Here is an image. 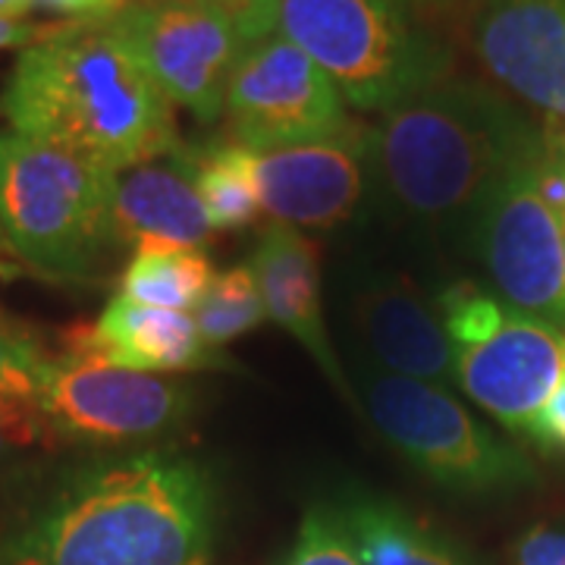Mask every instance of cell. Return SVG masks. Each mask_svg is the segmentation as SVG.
<instances>
[{
    "label": "cell",
    "instance_id": "8fae6325",
    "mask_svg": "<svg viewBox=\"0 0 565 565\" xmlns=\"http://www.w3.org/2000/svg\"><path fill=\"white\" fill-rule=\"evenodd\" d=\"M468 47L493 88L565 129V0H481Z\"/></svg>",
    "mask_w": 565,
    "mask_h": 565
},
{
    "label": "cell",
    "instance_id": "8992f818",
    "mask_svg": "<svg viewBox=\"0 0 565 565\" xmlns=\"http://www.w3.org/2000/svg\"><path fill=\"white\" fill-rule=\"evenodd\" d=\"M362 403L374 430L424 478L462 497H505L537 484V465L500 440L444 386L367 374Z\"/></svg>",
    "mask_w": 565,
    "mask_h": 565
},
{
    "label": "cell",
    "instance_id": "603a6c76",
    "mask_svg": "<svg viewBox=\"0 0 565 565\" xmlns=\"http://www.w3.org/2000/svg\"><path fill=\"white\" fill-rule=\"evenodd\" d=\"M437 308H440L446 333L452 337L456 349L487 340L512 311V308L500 305L497 296L484 292L478 282L471 280L449 282L446 289H440L437 292Z\"/></svg>",
    "mask_w": 565,
    "mask_h": 565
},
{
    "label": "cell",
    "instance_id": "5bb4252c",
    "mask_svg": "<svg viewBox=\"0 0 565 565\" xmlns=\"http://www.w3.org/2000/svg\"><path fill=\"white\" fill-rule=\"evenodd\" d=\"M352 323L381 374L422 384H456L459 349L446 333L437 299L405 274H374L352 299Z\"/></svg>",
    "mask_w": 565,
    "mask_h": 565
},
{
    "label": "cell",
    "instance_id": "484cf974",
    "mask_svg": "<svg viewBox=\"0 0 565 565\" xmlns=\"http://www.w3.org/2000/svg\"><path fill=\"white\" fill-rule=\"evenodd\" d=\"M47 434H51V427L44 424L35 405H17L13 412L0 415V462L35 446Z\"/></svg>",
    "mask_w": 565,
    "mask_h": 565
},
{
    "label": "cell",
    "instance_id": "277c9868",
    "mask_svg": "<svg viewBox=\"0 0 565 565\" xmlns=\"http://www.w3.org/2000/svg\"><path fill=\"white\" fill-rule=\"evenodd\" d=\"M117 173L13 129L0 132V236L32 270L57 280L95 274L117 243Z\"/></svg>",
    "mask_w": 565,
    "mask_h": 565
},
{
    "label": "cell",
    "instance_id": "5b68a950",
    "mask_svg": "<svg viewBox=\"0 0 565 565\" xmlns=\"http://www.w3.org/2000/svg\"><path fill=\"white\" fill-rule=\"evenodd\" d=\"M277 32L364 114H384L452 76V51L424 25L412 0H280Z\"/></svg>",
    "mask_w": 565,
    "mask_h": 565
},
{
    "label": "cell",
    "instance_id": "ffe728a7",
    "mask_svg": "<svg viewBox=\"0 0 565 565\" xmlns=\"http://www.w3.org/2000/svg\"><path fill=\"white\" fill-rule=\"evenodd\" d=\"M199 192L214 230L239 233L262 221L264 211L248 177L245 148L236 141H211L195 148Z\"/></svg>",
    "mask_w": 565,
    "mask_h": 565
},
{
    "label": "cell",
    "instance_id": "4dcf8cb0",
    "mask_svg": "<svg viewBox=\"0 0 565 565\" xmlns=\"http://www.w3.org/2000/svg\"><path fill=\"white\" fill-rule=\"evenodd\" d=\"M35 10V0H0V20L22 22Z\"/></svg>",
    "mask_w": 565,
    "mask_h": 565
},
{
    "label": "cell",
    "instance_id": "836d02e7",
    "mask_svg": "<svg viewBox=\"0 0 565 565\" xmlns=\"http://www.w3.org/2000/svg\"><path fill=\"white\" fill-rule=\"evenodd\" d=\"M3 248H7V243H3V236H0V252H3Z\"/></svg>",
    "mask_w": 565,
    "mask_h": 565
},
{
    "label": "cell",
    "instance_id": "2e32d148",
    "mask_svg": "<svg viewBox=\"0 0 565 565\" xmlns=\"http://www.w3.org/2000/svg\"><path fill=\"white\" fill-rule=\"evenodd\" d=\"M70 352L95 355L110 364L148 374L223 371L236 367L217 345L202 337L189 311H163L114 296L92 327L70 333Z\"/></svg>",
    "mask_w": 565,
    "mask_h": 565
},
{
    "label": "cell",
    "instance_id": "f1b7e54d",
    "mask_svg": "<svg viewBox=\"0 0 565 565\" xmlns=\"http://www.w3.org/2000/svg\"><path fill=\"white\" fill-rule=\"evenodd\" d=\"M132 0H35V7L73 22H98L117 17Z\"/></svg>",
    "mask_w": 565,
    "mask_h": 565
},
{
    "label": "cell",
    "instance_id": "83f0119b",
    "mask_svg": "<svg viewBox=\"0 0 565 565\" xmlns=\"http://www.w3.org/2000/svg\"><path fill=\"white\" fill-rule=\"evenodd\" d=\"M527 440L534 446H541L544 452L565 456V384L537 412V418H534L531 430H527Z\"/></svg>",
    "mask_w": 565,
    "mask_h": 565
},
{
    "label": "cell",
    "instance_id": "f546056e",
    "mask_svg": "<svg viewBox=\"0 0 565 565\" xmlns=\"http://www.w3.org/2000/svg\"><path fill=\"white\" fill-rule=\"evenodd\" d=\"M44 32H47V29H44V25H35V22L0 20V51H13V47L22 51V47L35 44Z\"/></svg>",
    "mask_w": 565,
    "mask_h": 565
},
{
    "label": "cell",
    "instance_id": "d4e9b609",
    "mask_svg": "<svg viewBox=\"0 0 565 565\" xmlns=\"http://www.w3.org/2000/svg\"><path fill=\"white\" fill-rule=\"evenodd\" d=\"M195 3L223 13L226 20L243 32V39L248 44L270 35L277 29V7H280V0H195Z\"/></svg>",
    "mask_w": 565,
    "mask_h": 565
},
{
    "label": "cell",
    "instance_id": "6da1fadb",
    "mask_svg": "<svg viewBox=\"0 0 565 565\" xmlns=\"http://www.w3.org/2000/svg\"><path fill=\"white\" fill-rule=\"evenodd\" d=\"M217 490L170 446L70 471L7 541V565H211Z\"/></svg>",
    "mask_w": 565,
    "mask_h": 565
},
{
    "label": "cell",
    "instance_id": "9c48e42d",
    "mask_svg": "<svg viewBox=\"0 0 565 565\" xmlns=\"http://www.w3.org/2000/svg\"><path fill=\"white\" fill-rule=\"evenodd\" d=\"M223 117L230 141L248 151L340 139L355 126L333 79L277 29L243 51L226 85Z\"/></svg>",
    "mask_w": 565,
    "mask_h": 565
},
{
    "label": "cell",
    "instance_id": "4316f807",
    "mask_svg": "<svg viewBox=\"0 0 565 565\" xmlns=\"http://www.w3.org/2000/svg\"><path fill=\"white\" fill-rule=\"evenodd\" d=\"M512 565H565V527L534 525L512 546Z\"/></svg>",
    "mask_w": 565,
    "mask_h": 565
},
{
    "label": "cell",
    "instance_id": "d6a6232c",
    "mask_svg": "<svg viewBox=\"0 0 565 565\" xmlns=\"http://www.w3.org/2000/svg\"><path fill=\"white\" fill-rule=\"evenodd\" d=\"M437 3H481V0H437Z\"/></svg>",
    "mask_w": 565,
    "mask_h": 565
},
{
    "label": "cell",
    "instance_id": "7c38bea8",
    "mask_svg": "<svg viewBox=\"0 0 565 565\" xmlns=\"http://www.w3.org/2000/svg\"><path fill=\"white\" fill-rule=\"evenodd\" d=\"M248 177L262 211L292 230H333L349 223L371 185L367 126H352L340 139L292 145L274 151L245 148Z\"/></svg>",
    "mask_w": 565,
    "mask_h": 565
},
{
    "label": "cell",
    "instance_id": "ac0fdd59",
    "mask_svg": "<svg viewBox=\"0 0 565 565\" xmlns=\"http://www.w3.org/2000/svg\"><path fill=\"white\" fill-rule=\"evenodd\" d=\"M333 509L362 565H475L446 537L390 500L349 493Z\"/></svg>",
    "mask_w": 565,
    "mask_h": 565
},
{
    "label": "cell",
    "instance_id": "e575fe53",
    "mask_svg": "<svg viewBox=\"0 0 565 565\" xmlns=\"http://www.w3.org/2000/svg\"><path fill=\"white\" fill-rule=\"evenodd\" d=\"M563 230H565V221H563Z\"/></svg>",
    "mask_w": 565,
    "mask_h": 565
},
{
    "label": "cell",
    "instance_id": "9a60e30c",
    "mask_svg": "<svg viewBox=\"0 0 565 565\" xmlns=\"http://www.w3.org/2000/svg\"><path fill=\"white\" fill-rule=\"evenodd\" d=\"M117 243L139 248H204L214 223L199 192L195 148L177 145L154 161L136 163L114 180Z\"/></svg>",
    "mask_w": 565,
    "mask_h": 565
},
{
    "label": "cell",
    "instance_id": "1f68e13d",
    "mask_svg": "<svg viewBox=\"0 0 565 565\" xmlns=\"http://www.w3.org/2000/svg\"><path fill=\"white\" fill-rule=\"evenodd\" d=\"M17 405H25V403H10V399H0V415H7V412H13Z\"/></svg>",
    "mask_w": 565,
    "mask_h": 565
},
{
    "label": "cell",
    "instance_id": "ba28073f",
    "mask_svg": "<svg viewBox=\"0 0 565 565\" xmlns=\"http://www.w3.org/2000/svg\"><path fill=\"white\" fill-rule=\"evenodd\" d=\"M195 386L189 381L66 352L54 359L35 408L51 434L120 446L177 434L195 415Z\"/></svg>",
    "mask_w": 565,
    "mask_h": 565
},
{
    "label": "cell",
    "instance_id": "52a82bcc",
    "mask_svg": "<svg viewBox=\"0 0 565 565\" xmlns=\"http://www.w3.org/2000/svg\"><path fill=\"white\" fill-rule=\"evenodd\" d=\"M544 148L546 139L505 170L465 245L512 311L565 333V230L537 185Z\"/></svg>",
    "mask_w": 565,
    "mask_h": 565
},
{
    "label": "cell",
    "instance_id": "7402d4cb",
    "mask_svg": "<svg viewBox=\"0 0 565 565\" xmlns=\"http://www.w3.org/2000/svg\"><path fill=\"white\" fill-rule=\"evenodd\" d=\"M51 371L54 359L44 345L0 315V399L35 405Z\"/></svg>",
    "mask_w": 565,
    "mask_h": 565
},
{
    "label": "cell",
    "instance_id": "44dd1931",
    "mask_svg": "<svg viewBox=\"0 0 565 565\" xmlns=\"http://www.w3.org/2000/svg\"><path fill=\"white\" fill-rule=\"evenodd\" d=\"M192 318L199 323L204 340L217 349L258 330L267 321V308H264L262 289L252 267L236 264V267H226L223 274H214Z\"/></svg>",
    "mask_w": 565,
    "mask_h": 565
},
{
    "label": "cell",
    "instance_id": "3957f363",
    "mask_svg": "<svg viewBox=\"0 0 565 565\" xmlns=\"http://www.w3.org/2000/svg\"><path fill=\"white\" fill-rule=\"evenodd\" d=\"M0 117L110 173L180 145L173 104L107 20L47 29L22 47L0 92Z\"/></svg>",
    "mask_w": 565,
    "mask_h": 565
},
{
    "label": "cell",
    "instance_id": "4fadbf2b",
    "mask_svg": "<svg viewBox=\"0 0 565 565\" xmlns=\"http://www.w3.org/2000/svg\"><path fill=\"white\" fill-rule=\"evenodd\" d=\"M456 384L512 434L527 437L537 412L565 384V333L509 311L487 340L459 349Z\"/></svg>",
    "mask_w": 565,
    "mask_h": 565
},
{
    "label": "cell",
    "instance_id": "7a4b0ae2",
    "mask_svg": "<svg viewBox=\"0 0 565 565\" xmlns=\"http://www.w3.org/2000/svg\"><path fill=\"white\" fill-rule=\"evenodd\" d=\"M544 139L490 82L446 76L367 126L371 185L396 214L465 243L505 170Z\"/></svg>",
    "mask_w": 565,
    "mask_h": 565
},
{
    "label": "cell",
    "instance_id": "d6986e66",
    "mask_svg": "<svg viewBox=\"0 0 565 565\" xmlns=\"http://www.w3.org/2000/svg\"><path fill=\"white\" fill-rule=\"evenodd\" d=\"M214 280L204 248H139L120 277L122 299L163 311H195Z\"/></svg>",
    "mask_w": 565,
    "mask_h": 565
},
{
    "label": "cell",
    "instance_id": "e0dca14e",
    "mask_svg": "<svg viewBox=\"0 0 565 565\" xmlns=\"http://www.w3.org/2000/svg\"><path fill=\"white\" fill-rule=\"evenodd\" d=\"M252 274L262 289L267 318L308 349L327 381L352 399V386L345 384L337 349L327 337L321 315V258L318 245L292 226L270 223L252 252Z\"/></svg>",
    "mask_w": 565,
    "mask_h": 565
},
{
    "label": "cell",
    "instance_id": "cb8c5ba5",
    "mask_svg": "<svg viewBox=\"0 0 565 565\" xmlns=\"http://www.w3.org/2000/svg\"><path fill=\"white\" fill-rule=\"evenodd\" d=\"M280 565H362L345 537L333 505H318L305 515L299 537Z\"/></svg>",
    "mask_w": 565,
    "mask_h": 565
},
{
    "label": "cell",
    "instance_id": "30bf717a",
    "mask_svg": "<svg viewBox=\"0 0 565 565\" xmlns=\"http://www.w3.org/2000/svg\"><path fill=\"white\" fill-rule=\"evenodd\" d=\"M107 22L167 102L199 122L221 120L230 76L248 47L223 13L195 0H132Z\"/></svg>",
    "mask_w": 565,
    "mask_h": 565
}]
</instances>
